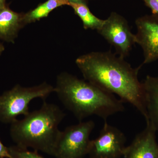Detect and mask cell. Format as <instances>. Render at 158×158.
Segmentation results:
<instances>
[{
	"mask_svg": "<svg viewBox=\"0 0 158 158\" xmlns=\"http://www.w3.org/2000/svg\"><path fill=\"white\" fill-rule=\"evenodd\" d=\"M88 1H89V0H88Z\"/></svg>",
	"mask_w": 158,
	"mask_h": 158,
	"instance_id": "ffe728a7",
	"label": "cell"
},
{
	"mask_svg": "<svg viewBox=\"0 0 158 158\" xmlns=\"http://www.w3.org/2000/svg\"><path fill=\"white\" fill-rule=\"evenodd\" d=\"M69 2L73 3H78L88 5V0H67Z\"/></svg>",
	"mask_w": 158,
	"mask_h": 158,
	"instance_id": "e0dca14e",
	"label": "cell"
},
{
	"mask_svg": "<svg viewBox=\"0 0 158 158\" xmlns=\"http://www.w3.org/2000/svg\"><path fill=\"white\" fill-rule=\"evenodd\" d=\"M151 10L152 15L158 18V0H142Z\"/></svg>",
	"mask_w": 158,
	"mask_h": 158,
	"instance_id": "9a60e30c",
	"label": "cell"
},
{
	"mask_svg": "<svg viewBox=\"0 0 158 158\" xmlns=\"http://www.w3.org/2000/svg\"><path fill=\"white\" fill-rule=\"evenodd\" d=\"M69 3L67 0H47L41 3L37 7L24 13L23 21L25 25L36 22L37 21L48 17L49 14L58 7L64 6H69Z\"/></svg>",
	"mask_w": 158,
	"mask_h": 158,
	"instance_id": "7c38bea8",
	"label": "cell"
},
{
	"mask_svg": "<svg viewBox=\"0 0 158 158\" xmlns=\"http://www.w3.org/2000/svg\"><path fill=\"white\" fill-rule=\"evenodd\" d=\"M23 15L13 11L7 5L0 8V40L14 43L25 26Z\"/></svg>",
	"mask_w": 158,
	"mask_h": 158,
	"instance_id": "30bf717a",
	"label": "cell"
},
{
	"mask_svg": "<svg viewBox=\"0 0 158 158\" xmlns=\"http://www.w3.org/2000/svg\"><path fill=\"white\" fill-rule=\"evenodd\" d=\"M136 135L131 144L126 148L124 158H158L156 131L149 123Z\"/></svg>",
	"mask_w": 158,
	"mask_h": 158,
	"instance_id": "9c48e42d",
	"label": "cell"
},
{
	"mask_svg": "<svg viewBox=\"0 0 158 158\" xmlns=\"http://www.w3.org/2000/svg\"><path fill=\"white\" fill-rule=\"evenodd\" d=\"M55 88L44 82L34 87L25 88L17 85L0 96V121L12 123L20 115L28 114L29 105L34 98L45 100L52 92Z\"/></svg>",
	"mask_w": 158,
	"mask_h": 158,
	"instance_id": "277c9868",
	"label": "cell"
},
{
	"mask_svg": "<svg viewBox=\"0 0 158 158\" xmlns=\"http://www.w3.org/2000/svg\"><path fill=\"white\" fill-rule=\"evenodd\" d=\"M147 113L146 123L158 131V77L148 76L142 83Z\"/></svg>",
	"mask_w": 158,
	"mask_h": 158,
	"instance_id": "8fae6325",
	"label": "cell"
},
{
	"mask_svg": "<svg viewBox=\"0 0 158 158\" xmlns=\"http://www.w3.org/2000/svg\"><path fill=\"white\" fill-rule=\"evenodd\" d=\"M6 0H0V8L4 7L7 5L6 3Z\"/></svg>",
	"mask_w": 158,
	"mask_h": 158,
	"instance_id": "ac0fdd59",
	"label": "cell"
},
{
	"mask_svg": "<svg viewBox=\"0 0 158 158\" xmlns=\"http://www.w3.org/2000/svg\"><path fill=\"white\" fill-rule=\"evenodd\" d=\"M76 64L86 81L132 105L147 118L142 83L138 78L142 65L134 68L124 58L111 52H91L80 56Z\"/></svg>",
	"mask_w": 158,
	"mask_h": 158,
	"instance_id": "6da1fadb",
	"label": "cell"
},
{
	"mask_svg": "<svg viewBox=\"0 0 158 158\" xmlns=\"http://www.w3.org/2000/svg\"><path fill=\"white\" fill-rule=\"evenodd\" d=\"M95 127L93 121L80 122L61 131L54 156L56 158H83L88 154L90 135Z\"/></svg>",
	"mask_w": 158,
	"mask_h": 158,
	"instance_id": "5b68a950",
	"label": "cell"
},
{
	"mask_svg": "<svg viewBox=\"0 0 158 158\" xmlns=\"http://www.w3.org/2000/svg\"><path fill=\"white\" fill-rule=\"evenodd\" d=\"M97 32L115 48L116 54L123 58L127 56L136 44L135 36L127 20L116 12H112L104 20Z\"/></svg>",
	"mask_w": 158,
	"mask_h": 158,
	"instance_id": "8992f818",
	"label": "cell"
},
{
	"mask_svg": "<svg viewBox=\"0 0 158 158\" xmlns=\"http://www.w3.org/2000/svg\"><path fill=\"white\" fill-rule=\"evenodd\" d=\"M55 89L65 107L80 122L93 115L106 120L125 110L123 102L113 94L68 73L57 77Z\"/></svg>",
	"mask_w": 158,
	"mask_h": 158,
	"instance_id": "7a4b0ae2",
	"label": "cell"
},
{
	"mask_svg": "<svg viewBox=\"0 0 158 158\" xmlns=\"http://www.w3.org/2000/svg\"><path fill=\"white\" fill-rule=\"evenodd\" d=\"M0 158H12L9 148L6 147L0 139Z\"/></svg>",
	"mask_w": 158,
	"mask_h": 158,
	"instance_id": "2e32d148",
	"label": "cell"
},
{
	"mask_svg": "<svg viewBox=\"0 0 158 158\" xmlns=\"http://www.w3.org/2000/svg\"><path fill=\"white\" fill-rule=\"evenodd\" d=\"M65 116L57 105L44 101L39 110L11 123V138L18 146L54 156L61 132L58 126Z\"/></svg>",
	"mask_w": 158,
	"mask_h": 158,
	"instance_id": "3957f363",
	"label": "cell"
},
{
	"mask_svg": "<svg viewBox=\"0 0 158 158\" xmlns=\"http://www.w3.org/2000/svg\"><path fill=\"white\" fill-rule=\"evenodd\" d=\"M9 149L12 158H44L36 151H31L17 145L11 146Z\"/></svg>",
	"mask_w": 158,
	"mask_h": 158,
	"instance_id": "5bb4252c",
	"label": "cell"
},
{
	"mask_svg": "<svg viewBox=\"0 0 158 158\" xmlns=\"http://www.w3.org/2000/svg\"><path fill=\"white\" fill-rule=\"evenodd\" d=\"M5 47L0 42V55H2V53L5 51Z\"/></svg>",
	"mask_w": 158,
	"mask_h": 158,
	"instance_id": "d6986e66",
	"label": "cell"
},
{
	"mask_svg": "<svg viewBox=\"0 0 158 158\" xmlns=\"http://www.w3.org/2000/svg\"><path fill=\"white\" fill-rule=\"evenodd\" d=\"M69 6L73 9L75 13L80 18L85 30L90 29L97 31L102 25L104 20L100 19L92 14L88 5L70 3Z\"/></svg>",
	"mask_w": 158,
	"mask_h": 158,
	"instance_id": "4fadbf2b",
	"label": "cell"
},
{
	"mask_svg": "<svg viewBox=\"0 0 158 158\" xmlns=\"http://www.w3.org/2000/svg\"><path fill=\"white\" fill-rule=\"evenodd\" d=\"M136 43L141 47L144 54L142 65L158 59V18L152 14L138 18L135 21Z\"/></svg>",
	"mask_w": 158,
	"mask_h": 158,
	"instance_id": "ba28073f",
	"label": "cell"
},
{
	"mask_svg": "<svg viewBox=\"0 0 158 158\" xmlns=\"http://www.w3.org/2000/svg\"><path fill=\"white\" fill-rule=\"evenodd\" d=\"M126 138L117 128L105 120L98 137L90 141L88 154L90 158H118L125 150Z\"/></svg>",
	"mask_w": 158,
	"mask_h": 158,
	"instance_id": "52a82bcc",
	"label": "cell"
}]
</instances>
